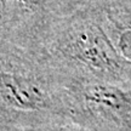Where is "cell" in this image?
Here are the masks:
<instances>
[{"label": "cell", "mask_w": 131, "mask_h": 131, "mask_svg": "<svg viewBox=\"0 0 131 131\" xmlns=\"http://www.w3.org/2000/svg\"><path fill=\"white\" fill-rule=\"evenodd\" d=\"M84 100L89 107L106 113H122L130 106L126 92L109 85H91L84 91Z\"/></svg>", "instance_id": "3957f363"}, {"label": "cell", "mask_w": 131, "mask_h": 131, "mask_svg": "<svg viewBox=\"0 0 131 131\" xmlns=\"http://www.w3.org/2000/svg\"><path fill=\"white\" fill-rule=\"evenodd\" d=\"M4 5H5V0H0V17H1L3 11H4Z\"/></svg>", "instance_id": "8992f818"}, {"label": "cell", "mask_w": 131, "mask_h": 131, "mask_svg": "<svg viewBox=\"0 0 131 131\" xmlns=\"http://www.w3.org/2000/svg\"><path fill=\"white\" fill-rule=\"evenodd\" d=\"M45 94L34 81L22 75L0 70V103L21 111L45 107Z\"/></svg>", "instance_id": "6da1fadb"}, {"label": "cell", "mask_w": 131, "mask_h": 131, "mask_svg": "<svg viewBox=\"0 0 131 131\" xmlns=\"http://www.w3.org/2000/svg\"><path fill=\"white\" fill-rule=\"evenodd\" d=\"M75 57L91 68L113 70L118 67L117 56L102 39L97 37H83L74 46Z\"/></svg>", "instance_id": "7a4b0ae2"}, {"label": "cell", "mask_w": 131, "mask_h": 131, "mask_svg": "<svg viewBox=\"0 0 131 131\" xmlns=\"http://www.w3.org/2000/svg\"><path fill=\"white\" fill-rule=\"evenodd\" d=\"M22 3H24V4L27 5H34V4H39L40 1H42V0H21Z\"/></svg>", "instance_id": "5b68a950"}, {"label": "cell", "mask_w": 131, "mask_h": 131, "mask_svg": "<svg viewBox=\"0 0 131 131\" xmlns=\"http://www.w3.org/2000/svg\"><path fill=\"white\" fill-rule=\"evenodd\" d=\"M119 46H120L123 55L131 61V32L123 34L120 41H119Z\"/></svg>", "instance_id": "277c9868"}]
</instances>
